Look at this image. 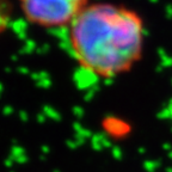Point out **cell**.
Instances as JSON below:
<instances>
[{
	"instance_id": "7a4b0ae2",
	"label": "cell",
	"mask_w": 172,
	"mask_h": 172,
	"mask_svg": "<svg viewBox=\"0 0 172 172\" xmlns=\"http://www.w3.org/2000/svg\"><path fill=\"white\" fill-rule=\"evenodd\" d=\"M25 18L43 27L69 25L87 6V0H19Z\"/></svg>"
},
{
	"instance_id": "6da1fadb",
	"label": "cell",
	"mask_w": 172,
	"mask_h": 172,
	"mask_svg": "<svg viewBox=\"0 0 172 172\" xmlns=\"http://www.w3.org/2000/svg\"><path fill=\"white\" fill-rule=\"evenodd\" d=\"M68 29L75 60L98 77L122 74L141 56L143 23L135 11L127 7L105 3L87 5Z\"/></svg>"
}]
</instances>
